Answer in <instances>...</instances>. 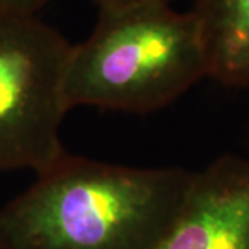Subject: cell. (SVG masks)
<instances>
[{"instance_id":"1","label":"cell","mask_w":249,"mask_h":249,"mask_svg":"<svg viewBox=\"0 0 249 249\" xmlns=\"http://www.w3.org/2000/svg\"><path fill=\"white\" fill-rule=\"evenodd\" d=\"M191 178L65 152L0 209V249H157Z\"/></svg>"},{"instance_id":"2","label":"cell","mask_w":249,"mask_h":249,"mask_svg":"<svg viewBox=\"0 0 249 249\" xmlns=\"http://www.w3.org/2000/svg\"><path fill=\"white\" fill-rule=\"evenodd\" d=\"M208 73L196 16L172 6L100 11L91 35L72 45L65 73L70 109L144 114L170 104Z\"/></svg>"},{"instance_id":"3","label":"cell","mask_w":249,"mask_h":249,"mask_svg":"<svg viewBox=\"0 0 249 249\" xmlns=\"http://www.w3.org/2000/svg\"><path fill=\"white\" fill-rule=\"evenodd\" d=\"M72 45L36 16L0 7V170L50 168L65 154Z\"/></svg>"},{"instance_id":"4","label":"cell","mask_w":249,"mask_h":249,"mask_svg":"<svg viewBox=\"0 0 249 249\" xmlns=\"http://www.w3.org/2000/svg\"><path fill=\"white\" fill-rule=\"evenodd\" d=\"M157 249H249V160L224 155L193 173L183 206Z\"/></svg>"},{"instance_id":"5","label":"cell","mask_w":249,"mask_h":249,"mask_svg":"<svg viewBox=\"0 0 249 249\" xmlns=\"http://www.w3.org/2000/svg\"><path fill=\"white\" fill-rule=\"evenodd\" d=\"M211 78L249 86V0H194Z\"/></svg>"},{"instance_id":"6","label":"cell","mask_w":249,"mask_h":249,"mask_svg":"<svg viewBox=\"0 0 249 249\" xmlns=\"http://www.w3.org/2000/svg\"><path fill=\"white\" fill-rule=\"evenodd\" d=\"M97 4L98 11L133 9L142 6H172L178 0H93Z\"/></svg>"},{"instance_id":"7","label":"cell","mask_w":249,"mask_h":249,"mask_svg":"<svg viewBox=\"0 0 249 249\" xmlns=\"http://www.w3.org/2000/svg\"><path fill=\"white\" fill-rule=\"evenodd\" d=\"M50 1L52 0H0V7L19 14L36 16V13Z\"/></svg>"}]
</instances>
